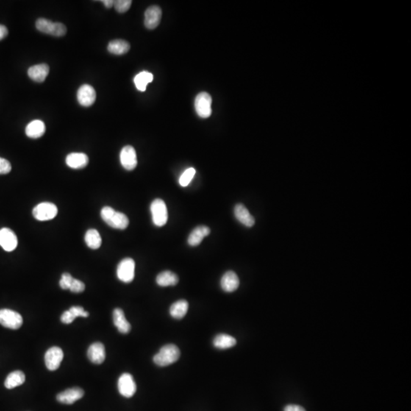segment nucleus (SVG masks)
<instances>
[{"label":"nucleus","instance_id":"obj_1","mask_svg":"<svg viewBox=\"0 0 411 411\" xmlns=\"http://www.w3.org/2000/svg\"><path fill=\"white\" fill-rule=\"evenodd\" d=\"M101 217L104 223L114 229H126L129 225V219L122 212H116L110 206H104L101 211Z\"/></svg>","mask_w":411,"mask_h":411},{"label":"nucleus","instance_id":"obj_2","mask_svg":"<svg viewBox=\"0 0 411 411\" xmlns=\"http://www.w3.org/2000/svg\"><path fill=\"white\" fill-rule=\"evenodd\" d=\"M181 356L179 348L174 344H167L161 348L153 357V362L161 367L168 366L175 363Z\"/></svg>","mask_w":411,"mask_h":411},{"label":"nucleus","instance_id":"obj_3","mask_svg":"<svg viewBox=\"0 0 411 411\" xmlns=\"http://www.w3.org/2000/svg\"><path fill=\"white\" fill-rule=\"evenodd\" d=\"M36 28L40 32L55 37H62L67 33V28L60 23H53L46 18H39L36 21Z\"/></svg>","mask_w":411,"mask_h":411},{"label":"nucleus","instance_id":"obj_4","mask_svg":"<svg viewBox=\"0 0 411 411\" xmlns=\"http://www.w3.org/2000/svg\"><path fill=\"white\" fill-rule=\"evenodd\" d=\"M150 209L153 223L159 227L165 226L168 221V209L165 203L162 200L156 199L152 203Z\"/></svg>","mask_w":411,"mask_h":411},{"label":"nucleus","instance_id":"obj_5","mask_svg":"<svg viewBox=\"0 0 411 411\" xmlns=\"http://www.w3.org/2000/svg\"><path fill=\"white\" fill-rule=\"evenodd\" d=\"M0 323L5 328L17 330L21 328L23 323V316L18 312L11 309L0 310Z\"/></svg>","mask_w":411,"mask_h":411},{"label":"nucleus","instance_id":"obj_6","mask_svg":"<svg viewBox=\"0 0 411 411\" xmlns=\"http://www.w3.org/2000/svg\"><path fill=\"white\" fill-rule=\"evenodd\" d=\"M32 212L36 220L39 221H48L55 218L58 209L55 204L45 202L36 206Z\"/></svg>","mask_w":411,"mask_h":411},{"label":"nucleus","instance_id":"obj_7","mask_svg":"<svg viewBox=\"0 0 411 411\" xmlns=\"http://www.w3.org/2000/svg\"><path fill=\"white\" fill-rule=\"evenodd\" d=\"M118 279L122 282L129 284L135 276V262L132 258H125L119 263L117 269Z\"/></svg>","mask_w":411,"mask_h":411},{"label":"nucleus","instance_id":"obj_8","mask_svg":"<svg viewBox=\"0 0 411 411\" xmlns=\"http://www.w3.org/2000/svg\"><path fill=\"white\" fill-rule=\"evenodd\" d=\"M212 97L207 92L198 94L195 99V109L201 118H208L212 114Z\"/></svg>","mask_w":411,"mask_h":411},{"label":"nucleus","instance_id":"obj_9","mask_svg":"<svg viewBox=\"0 0 411 411\" xmlns=\"http://www.w3.org/2000/svg\"><path fill=\"white\" fill-rule=\"evenodd\" d=\"M118 391L122 396L131 398L137 392V384L129 373H123L118 379Z\"/></svg>","mask_w":411,"mask_h":411},{"label":"nucleus","instance_id":"obj_10","mask_svg":"<svg viewBox=\"0 0 411 411\" xmlns=\"http://www.w3.org/2000/svg\"><path fill=\"white\" fill-rule=\"evenodd\" d=\"M63 359V352L58 347L50 348L45 353V360L47 368L51 371H55L59 368Z\"/></svg>","mask_w":411,"mask_h":411},{"label":"nucleus","instance_id":"obj_11","mask_svg":"<svg viewBox=\"0 0 411 411\" xmlns=\"http://www.w3.org/2000/svg\"><path fill=\"white\" fill-rule=\"evenodd\" d=\"M120 163L122 166L127 170L132 171L137 165V153L134 147L126 146L122 148L120 155Z\"/></svg>","mask_w":411,"mask_h":411},{"label":"nucleus","instance_id":"obj_12","mask_svg":"<svg viewBox=\"0 0 411 411\" xmlns=\"http://www.w3.org/2000/svg\"><path fill=\"white\" fill-rule=\"evenodd\" d=\"M18 245V239L13 231L8 228L0 229V246L6 251H12Z\"/></svg>","mask_w":411,"mask_h":411},{"label":"nucleus","instance_id":"obj_13","mask_svg":"<svg viewBox=\"0 0 411 411\" xmlns=\"http://www.w3.org/2000/svg\"><path fill=\"white\" fill-rule=\"evenodd\" d=\"M77 99L79 104L84 107H90L96 100V92L90 85H82L77 92Z\"/></svg>","mask_w":411,"mask_h":411},{"label":"nucleus","instance_id":"obj_14","mask_svg":"<svg viewBox=\"0 0 411 411\" xmlns=\"http://www.w3.org/2000/svg\"><path fill=\"white\" fill-rule=\"evenodd\" d=\"M162 15V9L159 6H150L145 12V26L150 30L156 29L160 23Z\"/></svg>","mask_w":411,"mask_h":411},{"label":"nucleus","instance_id":"obj_15","mask_svg":"<svg viewBox=\"0 0 411 411\" xmlns=\"http://www.w3.org/2000/svg\"><path fill=\"white\" fill-rule=\"evenodd\" d=\"M84 392L80 387H73L67 389L64 392L58 394L57 396V401L62 404H72L81 399L83 397Z\"/></svg>","mask_w":411,"mask_h":411},{"label":"nucleus","instance_id":"obj_16","mask_svg":"<svg viewBox=\"0 0 411 411\" xmlns=\"http://www.w3.org/2000/svg\"><path fill=\"white\" fill-rule=\"evenodd\" d=\"M87 356L92 363H102L106 357L105 348H104V345L99 342L92 343L89 347Z\"/></svg>","mask_w":411,"mask_h":411},{"label":"nucleus","instance_id":"obj_17","mask_svg":"<svg viewBox=\"0 0 411 411\" xmlns=\"http://www.w3.org/2000/svg\"><path fill=\"white\" fill-rule=\"evenodd\" d=\"M89 161V157L85 153H73L67 156L66 163L73 169H80L88 165Z\"/></svg>","mask_w":411,"mask_h":411},{"label":"nucleus","instance_id":"obj_18","mask_svg":"<svg viewBox=\"0 0 411 411\" xmlns=\"http://www.w3.org/2000/svg\"><path fill=\"white\" fill-rule=\"evenodd\" d=\"M240 281L235 272H226L221 279V287L226 293H232L239 288Z\"/></svg>","mask_w":411,"mask_h":411},{"label":"nucleus","instance_id":"obj_19","mask_svg":"<svg viewBox=\"0 0 411 411\" xmlns=\"http://www.w3.org/2000/svg\"><path fill=\"white\" fill-rule=\"evenodd\" d=\"M234 212H235V218L246 227H252L255 223L254 217L243 204H237L235 206Z\"/></svg>","mask_w":411,"mask_h":411},{"label":"nucleus","instance_id":"obj_20","mask_svg":"<svg viewBox=\"0 0 411 411\" xmlns=\"http://www.w3.org/2000/svg\"><path fill=\"white\" fill-rule=\"evenodd\" d=\"M50 68L45 63L37 64L30 67L28 70V74L33 81L37 82H43L49 74Z\"/></svg>","mask_w":411,"mask_h":411},{"label":"nucleus","instance_id":"obj_21","mask_svg":"<svg viewBox=\"0 0 411 411\" xmlns=\"http://www.w3.org/2000/svg\"><path fill=\"white\" fill-rule=\"evenodd\" d=\"M113 320L119 332L126 334L131 331V325L125 318L124 312L121 309H115L113 312Z\"/></svg>","mask_w":411,"mask_h":411},{"label":"nucleus","instance_id":"obj_22","mask_svg":"<svg viewBox=\"0 0 411 411\" xmlns=\"http://www.w3.org/2000/svg\"><path fill=\"white\" fill-rule=\"evenodd\" d=\"M89 315V312H85L81 306H73L61 315L60 320L62 323L69 325L73 322L77 317L87 318Z\"/></svg>","mask_w":411,"mask_h":411},{"label":"nucleus","instance_id":"obj_23","mask_svg":"<svg viewBox=\"0 0 411 411\" xmlns=\"http://www.w3.org/2000/svg\"><path fill=\"white\" fill-rule=\"evenodd\" d=\"M46 131V126L42 120H34L26 126V134L29 138L37 139L41 137Z\"/></svg>","mask_w":411,"mask_h":411},{"label":"nucleus","instance_id":"obj_24","mask_svg":"<svg viewBox=\"0 0 411 411\" xmlns=\"http://www.w3.org/2000/svg\"><path fill=\"white\" fill-rule=\"evenodd\" d=\"M209 234H210V229L207 226H198L189 235L187 242L190 246H198L202 242L203 239Z\"/></svg>","mask_w":411,"mask_h":411},{"label":"nucleus","instance_id":"obj_25","mask_svg":"<svg viewBox=\"0 0 411 411\" xmlns=\"http://www.w3.org/2000/svg\"><path fill=\"white\" fill-rule=\"evenodd\" d=\"M213 346L217 349L226 350L233 348L237 343L235 337L226 334H220L214 337Z\"/></svg>","mask_w":411,"mask_h":411},{"label":"nucleus","instance_id":"obj_26","mask_svg":"<svg viewBox=\"0 0 411 411\" xmlns=\"http://www.w3.org/2000/svg\"><path fill=\"white\" fill-rule=\"evenodd\" d=\"M178 281H179V278H178V275L169 270L162 272L156 277V283L158 285L162 287L176 286L178 284Z\"/></svg>","mask_w":411,"mask_h":411},{"label":"nucleus","instance_id":"obj_27","mask_svg":"<svg viewBox=\"0 0 411 411\" xmlns=\"http://www.w3.org/2000/svg\"><path fill=\"white\" fill-rule=\"evenodd\" d=\"M188 308V302L186 300H178L171 305L170 308V315L176 319H181L187 313Z\"/></svg>","mask_w":411,"mask_h":411},{"label":"nucleus","instance_id":"obj_28","mask_svg":"<svg viewBox=\"0 0 411 411\" xmlns=\"http://www.w3.org/2000/svg\"><path fill=\"white\" fill-rule=\"evenodd\" d=\"M131 45L126 40H114L109 43L107 50L111 54L115 55H123L129 51Z\"/></svg>","mask_w":411,"mask_h":411},{"label":"nucleus","instance_id":"obj_29","mask_svg":"<svg viewBox=\"0 0 411 411\" xmlns=\"http://www.w3.org/2000/svg\"><path fill=\"white\" fill-rule=\"evenodd\" d=\"M26 381V376L21 371H14L11 373L5 381L6 388L12 389L21 385Z\"/></svg>","mask_w":411,"mask_h":411},{"label":"nucleus","instance_id":"obj_30","mask_svg":"<svg viewBox=\"0 0 411 411\" xmlns=\"http://www.w3.org/2000/svg\"><path fill=\"white\" fill-rule=\"evenodd\" d=\"M153 75L147 71L141 72L134 78L136 87L140 92H145L148 83L153 82Z\"/></svg>","mask_w":411,"mask_h":411},{"label":"nucleus","instance_id":"obj_31","mask_svg":"<svg viewBox=\"0 0 411 411\" xmlns=\"http://www.w3.org/2000/svg\"><path fill=\"white\" fill-rule=\"evenodd\" d=\"M85 243L92 249H98L101 245V237L96 229H89L85 235Z\"/></svg>","mask_w":411,"mask_h":411},{"label":"nucleus","instance_id":"obj_32","mask_svg":"<svg viewBox=\"0 0 411 411\" xmlns=\"http://www.w3.org/2000/svg\"><path fill=\"white\" fill-rule=\"evenodd\" d=\"M196 174V170L193 168H189L181 175L179 179V184L181 187H187L190 184L191 180L193 179Z\"/></svg>","mask_w":411,"mask_h":411},{"label":"nucleus","instance_id":"obj_33","mask_svg":"<svg viewBox=\"0 0 411 411\" xmlns=\"http://www.w3.org/2000/svg\"><path fill=\"white\" fill-rule=\"evenodd\" d=\"M131 5H132L131 0H118V1H115L114 6L119 13H124L129 10Z\"/></svg>","mask_w":411,"mask_h":411},{"label":"nucleus","instance_id":"obj_34","mask_svg":"<svg viewBox=\"0 0 411 411\" xmlns=\"http://www.w3.org/2000/svg\"><path fill=\"white\" fill-rule=\"evenodd\" d=\"M74 278L68 273H62L59 280V286L62 290H70V286Z\"/></svg>","mask_w":411,"mask_h":411},{"label":"nucleus","instance_id":"obj_35","mask_svg":"<svg viewBox=\"0 0 411 411\" xmlns=\"http://www.w3.org/2000/svg\"><path fill=\"white\" fill-rule=\"evenodd\" d=\"M85 286L82 281L79 280L77 279H73L72 282L71 286L70 287V290L73 293H82L85 290Z\"/></svg>","mask_w":411,"mask_h":411},{"label":"nucleus","instance_id":"obj_36","mask_svg":"<svg viewBox=\"0 0 411 411\" xmlns=\"http://www.w3.org/2000/svg\"><path fill=\"white\" fill-rule=\"evenodd\" d=\"M12 165L10 162L3 158L0 157V175H6L10 172Z\"/></svg>","mask_w":411,"mask_h":411},{"label":"nucleus","instance_id":"obj_37","mask_svg":"<svg viewBox=\"0 0 411 411\" xmlns=\"http://www.w3.org/2000/svg\"><path fill=\"white\" fill-rule=\"evenodd\" d=\"M284 411H306L304 407L297 404H288L284 407Z\"/></svg>","mask_w":411,"mask_h":411},{"label":"nucleus","instance_id":"obj_38","mask_svg":"<svg viewBox=\"0 0 411 411\" xmlns=\"http://www.w3.org/2000/svg\"><path fill=\"white\" fill-rule=\"evenodd\" d=\"M8 33H9V31H8L7 28L6 26L0 25V40L4 39L8 35Z\"/></svg>","mask_w":411,"mask_h":411},{"label":"nucleus","instance_id":"obj_39","mask_svg":"<svg viewBox=\"0 0 411 411\" xmlns=\"http://www.w3.org/2000/svg\"><path fill=\"white\" fill-rule=\"evenodd\" d=\"M101 3H104V6L107 9H111L115 4V1H113V0H103Z\"/></svg>","mask_w":411,"mask_h":411}]
</instances>
